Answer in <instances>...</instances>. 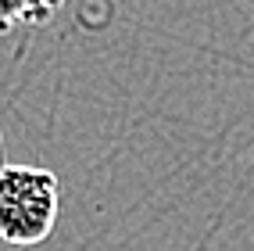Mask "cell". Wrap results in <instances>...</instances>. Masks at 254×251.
Instances as JSON below:
<instances>
[{
	"label": "cell",
	"mask_w": 254,
	"mask_h": 251,
	"mask_svg": "<svg viewBox=\"0 0 254 251\" xmlns=\"http://www.w3.org/2000/svg\"><path fill=\"white\" fill-rule=\"evenodd\" d=\"M61 212L58 176L40 165H4L0 172V241L14 248L43 244Z\"/></svg>",
	"instance_id": "obj_1"
},
{
	"label": "cell",
	"mask_w": 254,
	"mask_h": 251,
	"mask_svg": "<svg viewBox=\"0 0 254 251\" xmlns=\"http://www.w3.org/2000/svg\"><path fill=\"white\" fill-rule=\"evenodd\" d=\"M61 4L64 0H0V36H7L22 25L50 22Z\"/></svg>",
	"instance_id": "obj_2"
},
{
	"label": "cell",
	"mask_w": 254,
	"mask_h": 251,
	"mask_svg": "<svg viewBox=\"0 0 254 251\" xmlns=\"http://www.w3.org/2000/svg\"><path fill=\"white\" fill-rule=\"evenodd\" d=\"M0 172H4V162H0Z\"/></svg>",
	"instance_id": "obj_3"
}]
</instances>
